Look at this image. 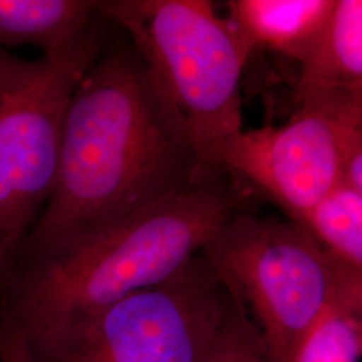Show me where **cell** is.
Segmentation results:
<instances>
[{
  "label": "cell",
  "mask_w": 362,
  "mask_h": 362,
  "mask_svg": "<svg viewBox=\"0 0 362 362\" xmlns=\"http://www.w3.org/2000/svg\"><path fill=\"white\" fill-rule=\"evenodd\" d=\"M97 10L128 33L191 132L208 175L224 176L218 153L243 130L240 81L251 55L233 22L206 0H101Z\"/></svg>",
  "instance_id": "3957f363"
},
{
  "label": "cell",
  "mask_w": 362,
  "mask_h": 362,
  "mask_svg": "<svg viewBox=\"0 0 362 362\" xmlns=\"http://www.w3.org/2000/svg\"><path fill=\"white\" fill-rule=\"evenodd\" d=\"M97 1L0 0V46L31 45L49 59L101 52Z\"/></svg>",
  "instance_id": "ba28073f"
},
{
  "label": "cell",
  "mask_w": 362,
  "mask_h": 362,
  "mask_svg": "<svg viewBox=\"0 0 362 362\" xmlns=\"http://www.w3.org/2000/svg\"><path fill=\"white\" fill-rule=\"evenodd\" d=\"M362 296L339 298L303 341L293 362H360Z\"/></svg>",
  "instance_id": "7c38bea8"
},
{
  "label": "cell",
  "mask_w": 362,
  "mask_h": 362,
  "mask_svg": "<svg viewBox=\"0 0 362 362\" xmlns=\"http://www.w3.org/2000/svg\"><path fill=\"white\" fill-rule=\"evenodd\" d=\"M214 180L182 117L140 55L132 45L117 46L97 58L71 93L54 188L19 252Z\"/></svg>",
  "instance_id": "6da1fadb"
},
{
  "label": "cell",
  "mask_w": 362,
  "mask_h": 362,
  "mask_svg": "<svg viewBox=\"0 0 362 362\" xmlns=\"http://www.w3.org/2000/svg\"><path fill=\"white\" fill-rule=\"evenodd\" d=\"M100 55L42 57L0 97V285L50 199L66 106Z\"/></svg>",
  "instance_id": "52a82bcc"
},
{
  "label": "cell",
  "mask_w": 362,
  "mask_h": 362,
  "mask_svg": "<svg viewBox=\"0 0 362 362\" xmlns=\"http://www.w3.org/2000/svg\"><path fill=\"white\" fill-rule=\"evenodd\" d=\"M1 357H3V356H1Z\"/></svg>",
  "instance_id": "e0dca14e"
},
{
  "label": "cell",
  "mask_w": 362,
  "mask_h": 362,
  "mask_svg": "<svg viewBox=\"0 0 362 362\" xmlns=\"http://www.w3.org/2000/svg\"><path fill=\"white\" fill-rule=\"evenodd\" d=\"M230 299L197 252L158 285L23 337L28 362H197Z\"/></svg>",
  "instance_id": "5b68a950"
},
{
  "label": "cell",
  "mask_w": 362,
  "mask_h": 362,
  "mask_svg": "<svg viewBox=\"0 0 362 362\" xmlns=\"http://www.w3.org/2000/svg\"><path fill=\"white\" fill-rule=\"evenodd\" d=\"M245 306L272 362H293L325 310L362 296V270L338 260L297 223L245 209L199 251Z\"/></svg>",
  "instance_id": "277c9868"
},
{
  "label": "cell",
  "mask_w": 362,
  "mask_h": 362,
  "mask_svg": "<svg viewBox=\"0 0 362 362\" xmlns=\"http://www.w3.org/2000/svg\"><path fill=\"white\" fill-rule=\"evenodd\" d=\"M37 61H23L0 52V97L30 76Z\"/></svg>",
  "instance_id": "5bb4252c"
},
{
  "label": "cell",
  "mask_w": 362,
  "mask_h": 362,
  "mask_svg": "<svg viewBox=\"0 0 362 362\" xmlns=\"http://www.w3.org/2000/svg\"><path fill=\"white\" fill-rule=\"evenodd\" d=\"M197 362H272L258 329L233 293L219 326Z\"/></svg>",
  "instance_id": "4fadbf2b"
},
{
  "label": "cell",
  "mask_w": 362,
  "mask_h": 362,
  "mask_svg": "<svg viewBox=\"0 0 362 362\" xmlns=\"http://www.w3.org/2000/svg\"><path fill=\"white\" fill-rule=\"evenodd\" d=\"M297 64L298 98L325 91L362 93L361 0H334Z\"/></svg>",
  "instance_id": "9c48e42d"
},
{
  "label": "cell",
  "mask_w": 362,
  "mask_h": 362,
  "mask_svg": "<svg viewBox=\"0 0 362 362\" xmlns=\"http://www.w3.org/2000/svg\"><path fill=\"white\" fill-rule=\"evenodd\" d=\"M299 100L281 127L242 130L220 148V168L255 185L299 223L341 181L342 153L362 139V93Z\"/></svg>",
  "instance_id": "8992f818"
},
{
  "label": "cell",
  "mask_w": 362,
  "mask_h": 362,
  "mask_svg": "<svg viewBox=\"0 0 362 362\" xmlns=\"http://www.w3.org/2000/svg\"><path fill=\"white\" fill-rule=\"evenodd\" d=\"M0 362H4V360H3V357H1V353H0Z\"/></svg>",
  "instance_id": "2e32d148"
},
{
  "label": "cell",
  "mask_w": 362,
  "mask_h": 362,
  "mask_svg": "<svg viewBox=\"0 0 362 362\" xmlns=\"http://www.w3.org/2000/svg\"><path fill=\"white\" fill-rule=\"evenodd\" d=\"M4 362H28L26 346L19 341H11L3 348Z\"/></svg>",
  "instance_id": "9a60e30c"
},
{
  "label": "cell",
  "mask_w": 362,
  "mask_h": 362,
  "mask_svg": "<svg viewBox=\"0 0 362 362\" xmlns=\"http://www.w3.org/2000/svg\"><path fill=\"white\" fill-rule=\"evenodd\" d=\"M298 226L326 252L362 270V192L338 182Z\"/></svg>",
  "instance_id": "8fae6325"
},
{
  "label": "cell",
  "mask_w": 362,
  "mask_h": 362,
  "mask_svg": "<svg viewBox=\"0 0 362 362\" xmlns=\"http://www.w3.org/2000/svg\"><path fill=\"white\" fill-rule=\"evenodd\" d=\"M223 176L52 246L21 251L0 285V318L34 336L168 279L247 209Z\"/></svg>",
  "instance_id": "7a4b0ae2"
},
{
  "label": "cell",
  "mask_w": 362,
  "mask_h": 362,
  "mask_svg": "<svg viewBox=\"0 0 362 362\" xmlns=\"http://www.w3.org/2000/svg\"><path fill=\"white\" fill-rule=\"evenodd\" d=\"M334 0H235L227 18L251 52L267 47L297 62Z\"/></svg>",
  "instance_id": "30bf717a"
}]
</instances>
